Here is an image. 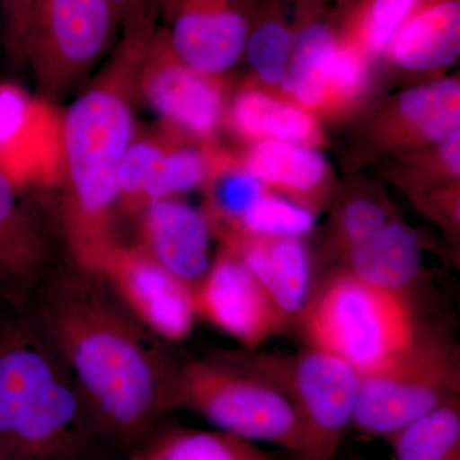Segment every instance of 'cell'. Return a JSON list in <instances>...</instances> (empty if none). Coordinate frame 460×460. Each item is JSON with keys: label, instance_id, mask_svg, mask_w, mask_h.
<instances>
[{"label": "cell", "instance_id": "obj_1", "mask_svg": "<svg viewBox=\"0 0 460 460\" xmlns=\"http://www.w3.org/2000/svg\"><path fill=\"white\" fill-rule=\"evenodd\" d=\"M27 317L80 387L102 438L128 453L175 410L181 362L129 311L102 272L48 268Z\"/></svg>", "mask_w": 460, "mask_h": 460}, {"label": "cell", "instance_id": "obj_2", "mask_svg": "<svg viewBox=\"0 0 460 460\" xmlns=\"http://www.w3.org/2000/svg\"><path fill=\"white\" fill-rule=\"evenodd\" d=\"M75 378L27 314L0 332V460H107Z\"/></svg>", "mask_w": 460, "mask_h": 460}, {"label": "cell", "instance_id": "obj_3", "mask_svg": "<svg viewBox=\"0 0 460 460\" xmlns=\"http://www.w3.org/2000/svg\"><path fill=\"white\" fill-rule=\"evenodd\" d=\"M118 80L109 77L81 95L63 122L72 260L96 271L115 247L109 220L120 198L118 172L135 131L126 84Z\"/></svg>", "mask_w": 460, "mask_h": 460}, {"label": "cell", "instance_id": "obj_4", "mask_svg": "<svg viewBox=\"0 0 460 460\" xmlns=\"http://www.w3.org/2000/svg\"><path fill=\"white\" fill-rule=\"evenodd\" d=\"M307 345L362 375L389 366L414 345L420 328L411 296L343 271L314 290L299 316Z\"/></svg>", "mask_w": 460, "mask_h": 460}, {"label": "cell", "instance_id": "obj_5", "mask_svg": "<svg viewBox=\"0 0 460 460\" xmlns=\"http://www.w3.org/2000/svg\"><path fill=\"white\" fill-rule=\"evenodd\" d=\"M174 405L226 434L275 445L296 460L304 456V425L290 399L269 381L230 362L222 350L183 359Z\"/></svg>", "mask_w": 460, "mask_h": 460}, {"label": "cell", "instance_id": "obj_6", "mask_svg": "<svg viewBox=\"0 0 460 460\" xmlns=\"http://www.w3.org/2000/svg\"><path fill=\"white\" fill-rule=\"evenodd\" d=\"M230 362L269 381L295 405L305 429L301 460H332L352 428L359 376L347 363L307 345L292 354L222 350Z\"/></svg>", "mask_w": 460, "mask_h": 460}, {"label": "cell", "instance_id": "obj_7", "mask_svg": "<svg viewBox=\"0 0 460 460\" xmlns=\"http://www.w3.org/2000/svg\"><path fill=\"white\" fill-rule=\"evenodd\" d=\"M459 394L458 345L423 332L394 362L362 375L352 428L362 435L389 440L414 420Z\"/></svg>", "mask_w": 460, "mask_h": 460}, {"label": "cell", "instance_id": "obj_8", "mask_svg": "<svg viewBox=\"0 0 460 460\" xmlns=\"http://www.w3.org/2000/svg\"><path fill=\"white\" fill-rule=\"evenodd\" d=\"M117 29L113 0H42L26 54L42 95L59 98L80 83Z\"/></svg>", "mask_w": 460, "mask_h": 460}, {"label": "cell", "instance_id": "obj_9", "mask_svg": "<svg viewBox=\"0 0 460 460\" xmlns=\"http://www.w3.org/2000/svg\"><path fill=\"white\" fill-rule=\"evenodd\" d=\"M164 14L162 30L172 56L201 75L226 71L243 56L252 0H155Z\"/></svg>", "mask_w": 460, "mask_h": 460}, {"label": "cell", "instance_id": "obj_10", "mask_svg": "<svg viewBox=\"0 0 460 460\" xmlns=\"http://www.w3.org/2000/svg\"><path fill=\"white\" fill-rule=\"evenodd\" d=\"M102 277L129 311L166 343H180L198 319L193 290L166 271L142 247L115 246Z\"/></svg>", "mask_w": 460, "mask_h": 460}, {"label": "cell", "instance_id": "obj_11", "mask_svg": "<svg viewBox=\"0 0 460 460\" xmlns=\"http://www.w3.org/2000/svg\"><path fill=\"white\" fill-rule=\"evenodd\" d=\"M193 299L198 317L235 339L244 349H257L292 325L230 251L214 259Z\"/></svg>", "mask_w": 460, "mask_h": 460}, {"label": "cell", "instance_id": "obj_12", "mask_svg": "<svg viewBox=\"0 0 460 460\" xmlns=\"http://www.w3.org/2000/svg\"><path fill=\"white\" fill-rule=\"evenodd\" d=\"M140 68L141 91L157 113L193 135L214 131L222 113L219 93L205 75L172 56L162 30L154 35Z\"/></svg>", "mask_w": 460, "mask_h": 460}, {"label": "cell", "instance_id": "obj_13", "mask_svg": "<svg viewBox=\"0 0 460 460\" xmlns=\"http://www.w3.org/2000/svg\"><path fill=\"white\" fill-rule=\"evenodd\" d=\"M142 234L147 255L195 293L214 261L208 217L172 196L154 199L145 210Z\"/></svg>", "mask_w": 460, "mask_h": 460}, {"label": "cell", "instance_id": "obj_14", "mask_svg": "<svg viewBox=\"0 0 460 460\" xmlns=\"http://www.w3.org/2000/svg\"><path fill=\"white\" fill-rule=\"evenodd\" d=\"M228 251L246 266L289 323H296L314 293L313 262L301 239L244 234Z\"/></svg>", "mask_w": 460, "mask_h": 460}, {"label": "cell", "instance_id": "obj_15", "mask_svg": "<svg viewBox=\"0 0 460 460\" xmlns=\"http://www.w3.org/2000/svg\"><path fill=\"white\" fill-rule=\"evenodd\" d=\"M386 50L396 65L411 71L452 65L460 51L459 0H420Z\"/></svg>", "mask_w": 460, "mask_h": 460}, {"label": "cell", "instance_id": "obj_16", "mask_svg": "<svg viewBox=\"0 0 460 460\" xmlns=\"http://www.w3.org/2000/svg\"><path fill=\"white\" fill-rule=\"evenodd\" d=\"M124 456L126 460H275L259 444L220 429L187 428L168 417Z\"/></svg>", "mask_w": 460, "mask_h": 460}, {"label": "cell", "instance_id": "obj_17", "mask_svg": "<svg viewBox=\"0 0 460 460\" xmlns=\"http://www.w3.org/2000/svg\"><path fill=\"white\" fill-rule=\"evenodd\" d=\"M349 268L359 279L411 296L420 271L416 234L401 223L389 222L380 232L348 250Z\"/></svg>", "mask_w": 460, "mask_h": 460}, {"label": "cell", "instance_id": "obj_18", "mask_svg": "<svg viewBox=\"0 0 460 460\" xmlns=\"http://www.w3.org/2000/svg\"><path fill=\"white\" fill-rule=\"evenodd\" d=\"M48 256L44 235L17 201L7 172L0 169V278L32 289L49 266Z\"/></svg>", "mask_w": 460, "mask_h": 460}, {"label": "cell", "instance_id": "obj_19", "mask_svg": "<svg viewBox=\"0 0 460 460\" xmlns=\"http://www.w3.org/2000/svg\"><path fill=\"white\" fill-rule=\"evenodd\" d=\"M248 172L261 183L295 193H310L325 178L326 163L317 151L296 142L265 140L251 151Z\"/></svg>", "mask_w": 460, "mask_h": 460}, {"label": "cell", "instance_id": "obj_20", "mask_svg": "<svg viewBox=\"0 0 460 460\" xmlns=\"http://www.w3.org/2000/svg\"><path fill=\"white\" fill-rule=\"evenodd\" d=\"M387 441L395 460H460V399L423 414Z\"/></svg>", "mask_w": 460, "mask_h": 460}, {"label": "cell", "instance_id": "obj_21", "mask_svg": "<svg viewBox=\"0 0 460 460\" xmlns=\"http://www.w3.org/2000/svg\"><path fill=\"white\" fill-rule=\"evenodd\" d=\"M233 119L239 131L265 140L299 144L316 131L304 108L260 93H243L235 102Z\"/></svg>", "mask_w": 460, "mask_h": 460}, {"label": "cell", "instance_id": "obj_22", "mask_svg": "<svg viewBox=\"0 0 460 460\" xmlns=\"http://www.w3.org/2000/svg\"><path fill=\"white\" fill-rule=\"evenodd\" d=\"M337 42L332 30L316 18L296 36L283 86L305 108L317 107L325 98L326 62Z\"/></svg>", "mask_w": 460, "mask_h": 460}, {"label": "cell", "instance_id": "obj_23", "mask_svg": "<svg viewBox=\"0 0 460 460\" xmlns=\"http://www.w3.org/2000/svg\"><path fill=\"white\" fill-rule=\"evenodd\" d=\"M399 107L417 132L429 140L444 141L459 129V83L443 80L416 87L402 96Z\"/></svg>", "mask_w": 460, "mask_h": 460}, {"label": "cell", "instance_id": "obj_24", "mask_svg": "<svg viewBox=\"0 0 460 460\" xmlns=\"http://www.w3.org/2000/svg\"><path fill=\"white\" fill-rule=\"evenodd\" d=\"M238 226L247 235L301 239L314 229V217L304 205L262 195L248 206Z\"/></svg>", "mask_w": 460, "mask_h": 460}, {"label": "cell", "instance_id": "obj_25", "mask_svg": "<svg viewBox=\"0 0 460 460\" xmlns=\"http://www.w3.org/2000/svg\"><path fill=\"white\" fill-rule=\"evenodd\" d=\"M420 0H363L350 18L345 40L381 53Z\"/></svg>", "mask_w": 460, "mask_h": 460}, {"label": "cell", "instance_id": "obj_26", "mask_svg": "<svg viewBox=\"0 0 460 460\" xmlns=\"http://www.w3.org/2000/svg\"><path fill=\"white\" fill-rule=\"evenodd\" d=\"M205 175V160L198 151L190 148L165 153L155 178L148 184L142 202L171 198L172 193L183 192L201 183Z\"/></svg>", "mask_w": 460, "mask_h": 460}, {"label": "cell", "instance_id": "obj_27", "mask_svg": "<svg viewBox=\"0 0 460 460\" xmlns=\"http://www.w3.org/2000/svg\"><path fill=\"white\" fill-rule=\"evenodd\" d=\"M165 153L151 142H132L118 172L120 196L142 199L145 190L155 178Z\"/></svg>", "mask_w": 460, "mask_h": 460}, {"label": "cell", "instance_id": "obj_28", "mask_svg": "<svg viewBox=\"0 0 460 460\" xmlns=\"http://www.w3.org/2000/svg\"><path fill=\"white\" fill-rule=\"evenodd\" d=\"M326 90L341 98H352L362 90L366 81L363 50L352 42L338 41L329 54L325 71Z\"/></svg>", "mask_w": 460, "mask_h": 460}, {"label": "cell", "instance_id": "obj_29", "mask_svg": "<svg viewBox=\"0 0 460 460\" xmlns=\"http://www.w3.org/2000/svg\"><path fill=\"white\" fill-rule=\"evenodd\" d=\"M263 195L262 183L250 172L224 175L215 187L214 201L217 211L238 224L248 206Z\"/></svg>", "mask_w": 460, "mask_h": 460}, {"label": "cell", "instance_id": "obj_30", "mask_svg": "<svg viewBox=\"0 0 460 460\" xmlns=\"http://www.w3.org/2000/svg\"><path fill=\"white\" fill-rule=\"evenodd\" d=\"M42 0H4V45L12 62L26 65L27 48Z\"/></svg>", "mask_w": 460, "mask_h": 460}, {"label": "cell", "instance_id": "obj_31", "mask_svg": "<svg viewBox=\"0 0 460 460\" xmlns=\"http://www.w3.org/2000/svg\"><path fill=\"white\" fill-rule=\"evenodd\" d=\"M389 222L385 208L377 202L366 199H354L341 211L339 230L349 250L376 234Z\"/></svg>", "mask_w": 460, "mask_h": 460}, {"label": "cell", "instance_id": "obj_32", "mask_svg": "<svg viewBox=\"0 0 460 460\" xmlns=\"http://www.w3.org/2000/svg\"><path fill=\"white\" fill-rule=\"evenodd\" d=\"M123 44L145 48L156 32L155 0H113Z\"/></svg>", "mask_w": 460, "mask_h": 460}, {"label": "cell", "instance_id": "obj_33", "mask_svg": "<svg viewBox=\"0 0 460 460\" xmlns=\"http://www.w3.org/2000/svg\"><path fill=\"white\" fill-rule=\"evenodd\" d=\"M31 102L14 86H0V155L16 146L31 122Z\"/></svg>", "mask_w": 460, "mask_h": 460}, {"label": "cell", "instance_id": "obj_34", "mask_svg": "<svg viewBox=\"0 0 460 460\" xmlns=\"http://www.w3.org/2000/svg\"><path fill=\"white\" fill-rule=\"evenodd\" d=\"M459 129L447 136L443 141V146H441V157L443 162L447 164V168L458 175L460 171V141H459Z\"/></svg>", "mask_w": 460, "mask_h": 460}]
</instances>
